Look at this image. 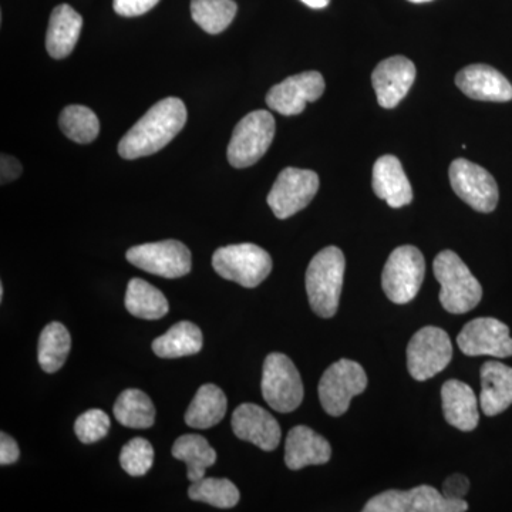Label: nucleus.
I'll list each match as a JSON object with an SVG mask.
<instances>
[{"label": "nucleus", "instance_id": "nucleus-1", "mask_svg": "<svg viewBox=\"0 0 512 512\" xmlns=\"http://www.w3.org/2000/svg\"><path fill=\"white\" fill-rule=\"evenodd\" d=\"M187 123L183 100L168 97L158 101L121 138L119 154L124 160L151 156L163 150Z\"/></svg>", "mask_w": 512, "mask_h": 512}, {"label": "nucleus", "instance_id": "nucleus-2", "mask_svg": "<svg viewBox=\"0 0 512 512\" xmlns=\"http://www.w3.org/2000/svg\"><path fill=\"white\" fill-rule=\"evenodd\" d=\"M345 255L338 247L318 252L306 271V292L312 311L320 318H332L338 312L345 278Z\"/></svg>", "mask_w": 512, "mask_h": 512}, {"label": "nucleus", "instance_id": "nucleus-3", "mask_svg": "<svg viewBox=\"0 0 512 512\" xmlns=\"http://www.w3.org/2000/svg\"><path fill=\"white\" fill-rule=\"evenodd\" d=\"M433 269L441 286L440 302L447 312L467 313L481 302L483 288L456 252H440Z\"/></svg>", "mask_w": 512, "mask_h": 512}, {"label": "nucleus", "instance_id": "nucleus-4", "mask_svg": "<svg viewBox=\"0 0 512 512\" xmlns=\"http://www.w3.org/2000/svg\"><path fill=\"white\" fill-rule=\"evenodd\" d=\"M212 266L221 278L252 289L271 274L272 258L255 244L228 245L215 251Z\"/></svg>", "mask_w": 512, "mask_h": 512}, {"label": "nucleus", "instance_id": "nucleus-5", "mask_svg": "<svg viewBox=\"0 0 512 512\" xmlns=\"http://www.w3.org/2000/svg\"><path fill=\"white\" fill-rule=\"evenodd\" d=\"M275 128L274 116L269 111L256 110L247 114L234 128L229 141V164L247 168L258 163L274 141Z\"/></svg>", "mask_w": 512, "mask_h": 512}, {"label": "nucleus", "instance_id": "nucleus-6", "mask_svg": "<svg viewBox=\"0 0 512 512\" xmlns=\"http://www.w3.org/2000/svg\"><path fill=\"white\" fill-rule=\"evenodd\" d=\"M426 274V262L420 249L403 245L394 249L384 265L383 291L397 305L412 302L419 293Z\"/></svg>", "mask_w": 512, "mask_h": 512}, {"label": "nucleus", "instance_id": "nucleus-7", "mask_svg": "<svg viewBox=\"0 0 512 512\" xmlns=\"http://www.w3.org/2000/svg\"><path fill=\"white\" fill-rule=\"evenodd\" d=\"M261 389L265 402L279 413L298 409L305 396L302 377L284 353H271L266 357Z\"/></svg>", "mask_w": 512, "mask_h": 512}, {"label": "nucleus", "instance_id": "nucleus-8", "mask_svg": "<svg viewBox=\"0 0 512 512\" xmlns=\"http://www.w3.org/2000/svg\"><path fill=\"white\" fill-rule=\"evenodd\" d=\"M367 376L363 367L353 360L342 359L323 373L319 382V399L329 416L348 412L353 397L365 392Z\"/></svg>", "mask_w": 512, "mask_h": 512}, {"label": "nucleus", "instance_id": "nucleus-9", "mask_svg": "<svg viewBox=\"0 0 512 512\" xmlns=\"http://www.w3.org/2000/svg\"><path fill=\"white\" fill-rule=\"evenodd\" d=\"M453 357L450 336L443 329L427 326L410 340L407 348V367L417 382H424L439 375Z\"/></svg>", "mask_w": 512, "mask_h": 512}, {"label": "nucleus", "instance_id": "nucleus-10", "mask_svg": "<svg viewBox=\"0 0 512 512\" xmlns=\"http://www.w3.org/2000/svg\"><path fill=\"white\" fill-rule=\"evenodd\" d=\"M464 500H448L430 485H420L409 491L390 490L376 495L363 508L365 512H464Z\"/></svg>", "mask_w": 512, "mask_h": 512}, {"label": "nucleus", "instance_id": "nucleus-11", "mask_svg": "<svg viewBox=\"0 0 512 512\" xmlns=\"http://www.w3.org/2000/svg\"><path fill=\"white\" fill-rule=\"evenodd\" d=\"M127 261L138 269L161 278H183L191 272L190 249L175 239L130 248L127 251Z\"/></svg>", "mask_w": 512, "mask_h": 512}, {"label": "nucleus", "instance_id": "nucleus-12", "mask_svg": "<svg viewBox=\"0 0 512 512\" xmlns=\"http://www.w3.org/2000/svg\"><path fill=\"white\" fill-rule=\"evenodd\" d=\"M319 190V177L315 171L285 168L269 191V207L279 220H286L311 204Z\"/></svg>", "mask_w": 512, "mask_h": 512}, {"label": "nucleus", "instance_id": "nucleus-13", "mask_svg": "<svg viewBox=\"0 0 512 512\" xmlns=\"http://www.w3.org/2000/svg\"><path fill=\"white\" fill-rule=\"evenodd\" d=\"M448 177L454 192L474 210L488 214L497 208L500 198L497 181L485 168L457 158L450 165Z\"/></svg>", "mask_w": 512, "mask_h": 512}, {"label": "nucleus", "instance_id": "nucleus-14", "mask_svg": "<svg viewBox=\"0 0 512 512\" xmlns=\"http://www.w3.org/2000/svg\"><path fill=\"white\" fill-rule=\"evenodd\" d=\"M323 92L325 79L322 74L303 72L272 87L266 94V104L282 116H298L306 109V104L320 99Z\"/></svg>", "mask_w": 512, "mask_h": 512}, {"label": "nucleus", "instance_id": "nucleus-15", "mask_svg": "<svg viewBox=\"0 0 512 512\" xmlns=\"http://www.w3.org/2000/svg\"><path fill=\"white\" fill-rule=\"evenodd\" d=\"M466 356H512L510 329L501 320L478 318L468 322L457 338Z\"/></svg>", "mask_w": 512, "mask_h": 512}, {"label": "nucleus", "instance_id": "nucleus-16", "mask_svg": "<svg viewBox=\"0 0 512 512\" xmlns=\"http://www.w3.org/2000/svg\"><path fill=\"white\" fill-rule=\"evenodd\" d=\"M232 430L239 440L248 441L264 451H274L281 443L278 420L258 404L244 403L232 414Z\"/></svg>", "mask_w": 512, "mask_h": 512}, {"label": "nucleus", "instance_id": "nucleus-17", "mask_svg": "<svg viewBox=\"0 0 512 512\" xmlns=\"http://www.w3.org/2000/svg\"><path fill=\"white\" fill-rule=\"evenodd\" d=\"M416 66L403 56H393L377 64L372 73L373 89L383 109H394L407 96L416 80Z\"/></svg>", "mask_w": 512, "mask_h": 512}, {"label": "nucleus", "instance_id": "nucleus-18", "mask_svg": "<svg viewBox=\"0 0 512 512\" xmlns=\"http://www.w3.org/2000/svg\"><path fill=\"white\" fill-rule=\"evenodd\" d=\"M456 84L467 97L480 101L505 103L512 100V86L507 79L487 64H471L456 76Z\"/></svg>", "mask_w": 512, "mask_h": 512}, {"label": "nucleus", "instance_id": "nucleus-19", "mask_svg": "<svg viewBox=\"0 0 512 512\" xmlns=\"http://www.w3.org/2000/svg\"><path fill=\"white\" fill-rule=\"evenodd\" d=\"M332 457V447L325 437L306 426L293 427L285 444L286 467L292 471L308 466H322Z\"/></svg>", "mask_w": 512, "mask_h": 512}, {"label": "nucleus", "instance_id": "nucleus-20", "mask_svg": "<svg viewBox=\"0 0 512 512\" xmlns=\"http://www.w3.org/2000/svg\"><path fill=\"white\" fill-rule=\"evenodd\" d=\"M372 185L377 197L392 208L406 207L413 201L412 185L397 157L383 156L376 161Z\"/></svg>", "mask_w": 512, "mask_h": 512}, {"label": "nucleus", "instance_id": "nucleus-21", "mask_svg": "<svg viewBox=\"0 0 512 512\" xmlns=\"http://www.w3.org/2000/svg\"><path fill=\"white\" fill-rule=\"evenodd\" d=\"M512 404V367L485 362L481 367L480 406L485 416H497Z\"/></svg>", "mask_w": 512, "mask_h": 512}, {"label": "nucleus", "instance_id": "nucleus-22", "mask_svg": "<svg viewBox=\"0 0 512 512\" xmlns=\"http://www.w3.org/2000/svg\"><path fill=\"white\" fill-rule=\"evenodd\" d=\"M443 412L447 423L461 431L476 429L480 414L476 393L460 380H448L441 389Z\"/></svg>", "mask_w": 512, "mask_h": 512}, {"label": "nucleus", "instance_id": "nucleus-23", "mask_svg": "<svg viewBox=\"0 0 512 512\" xmlns=\"http://www.w3.org/2000/svg\"><path fill=\"white\" fill-rule=\"evenodd\" d=\"M83 18L69 5H59L50 15L46 49L53 59H64L73 52L82 33Z\"/></svg>", "mask_w": 512, "mask_h": 512}, {"label": "nucleus", "instance_id": "nucleus-24", "mask_svg": "<svg viewBox=\"0 0 512 512\" xmlns=\"http://www.w3.org/2000/svg\"><path fill=\"white\" fill-rule=\"evenodd\" d=\"M227 409V396L220 387L215 384H204L198 389L185 413V423L192 429H211L221 423Z\"/></svg>", "mask_w": 512, "mask_h": 512}, {"label": "nucleus", "instance_id": "nucleus-25", "mask_svg": "<svg viewBox=\"0 0 512 512\" xmlns=\"http://www.w3.org/2000/svg\"><path fill=\"white\" fill-rule=\"evenodd\" d=\"M202 349V332L192 322H178L153 342V352L161 359L192 356Z\"/></svg>", "mask_w": 512, "mask_h": 512}, {"label": "nucleus", "instance_id": "nucleus-26", "mask_svg": "<svg viewBox=\"0 0 512 512\" xmlns=\"http://www.w3.org/2000/svg\"><path fill=\"white\" fill-rule=\"evenodd\" d=\"M173 457L187 464V477L191 483L205 477L207 468L214 466L217 453L207 439L198 434H184L175 440Z\"/></svg>", "mask_w": 512, "mask_h": 512}, {"label": "nucleus", "instance_id": "nucleus-27", "mask_svg": "<svg viewBox=\"0 0 512 512\" xmlns=\"http://www.w3.org/2000/svg\"><path fill=\"white\" fill-rule=\"evenodd\" d=\"M124 303L127 311L140 319H161L170 311L164 293L140 278H134L128 282Z\"/></svg>", "mask_w": 512, "mask_h": 512}, {"label": "nucleus", "instance_id": "nucleus-28", "mask_svg": "<svg viewBox=\"0 0 512 512\" xmlns=\"http://www.w3.org/2000/svg\"><path fill=\"white\" fill-rule=\"evenodd\" d=\"M114 417L128 429H150L156 423V407L146 393L127 389L117 397Z\"/></svg>", "mask_w": 512, "mask_h": 512}, {"label": "nucleus", "instance_id": "nucleus-29", "mask_svg": "<svg viewBox=\"0 0 512 512\" xmlns=\"http://www.w3.org/2000/svg\"><path fill=\"white\" fill-rule=\"evenodd\" d=\"M72 349V336L66 326L52 322L40 333L37 360L46 373L62 369Z\"/></svg>", "mask_w": 512, "mask_h": 512}, {"label": "nucleus", "instance_id": "nucleus-30", "mask_svg": "<svg viewBox=\"0 0 512 512\" xmlns=\"http://www.w3.org/2000/svg\"><path fill=\"white\" fill-rule=\"evenodd\" d=\"M234 0H191V16L204 32L218 35L237 16Z\"/></svg>", "mask_w": 512, "mask_h": 512}, {"label": "nucleus", "instance_id": "nucleus-31", "mask_svg": "<svg viewBox=\"0 0 512 512\" xmlns=\"http://www.w3.org/2000/svg\"><path fill=\"white\" fill-rule=\"evenodd\" d=\"M60 128L74 143L89 144L99 136L100 121L89 107L72 104L60 114Z\"/></svg>", "mask_w": 512, "mask_h": 512}, {"label": "nucleus", "instance_id": "nucleus-32", "mask_svg": "<svg viewBox=\"0 0 512 512\" xmlns=\"http://www.w3.org/2000/svg\"><path fill=\"white\" fill-rule=\"evenodd\" d=\"M188 497L192 501L210 504L212 507L228 508L235 507L239 503V490L237 485L227 478H201V480L192 483L188 490Z\"/></svg>", "mask_w": 512, "mask_h": 512}, {"label": "nucleus", "instance_id": "nucleus-33", "mask_svg": "<svg viewBox=\"0 0 512 512\" xmlns=\"http://www.w3.org/2000/svg\"><path fill=\"white\" fill-rule=\"evenodd\" d=\"M120 464L128 476H146L154 464V448L150 441L143 437L128 441L121 450Z\"/></svg>", "mask_w": 512, "mask_h": 512}, {"label": "nucleus", "instance_id": "nucleus-34", "mask_svg": "<svg viewBox=\"0 0 512 512\" xmlns=\"http://www.w3.org/2000/svg\"><path fill=\"white\" fill-rule=\"evenodd\" d=\"M110 417L100 409L87 410L74 423L77 439L83 444L97 443L109 434Z\"/></svg>", "mask_w": 512, "mask_h": 512}, {"label": "nucleus", "instance_id": "nucleus-35", "mask_svg": "<svg viewBox=\"0 0 512 512\" xmlns=\"http://www.w3.org/2000/svg\"><path fill=\"white\" fill-rule=\"evenodd\" d=\"M160 0H113L114 12L124 18H136L150 12Z\"/></svg>", "mask_w": 512, "mask_h": 512}, {"label": "nucleus", "instance_id": "nucleus-36", "mask_svg": "<svg viewBox=\"0 0 512 512\" xmlns=\"http://www.w3.org/2000/svg\"><path fill=\"white\" fill-rule=\"evenodd\" d=\"M468 490H470V481L463 474H454L444 481L443 493L448 500H464Z\"/></svg>", "mask_w": 512, "mask_h": 512}, {"label": "nucleus", "instance_id": "nucleus-37", "mask_svg": "<svg viewBox=\"0 0 512 512\" xmlns=\"http://www.w3.org/2000/svg\"><path fill=\"white\" fill-rule=\"evenodd\" d=\"M20 450L18 443L5 431L0 433V464L2 466H10L19 460Z\"/></svg>", "mask_w": 512, "mask_h": 512}, {"label": "nucleus", "instance_id": "nucleus-38", "mask_svg": "<svg viewBox=\"0 0 512 512\" xmlns=\"http://www.w3.org/2000/svg\"><path fill=\"white\" fill-rule=\"evenodd\" d=\"M0 177H2V185L12 183L16 178H19V175L22 174V165H20L19 161L16 158L6 156V154H2V164H0Z\"/></svg>", "mask_w": 512, "mask_h": 512}, {"label": "nucleus", "instance_id": "nucleus-39", "mask_svg": "<svg viewBox=\"0 0 512 512\" xmlns=\"http://www.w3.org/2000/svg\"><path fill=\"white\" fill-rule=\"evenodd\" d=\"M301 2L312 9H323L329 5L330 0H301Z\"/></svg>", "mask_w": 512, "mask_h": 512}, {"label": "nucleus", "instance_id": "nucleus-40", "mask_svg": "<svg viewBox=\"0 0 512 512\" xmlns=\"http://www.w3.org/2000/svg\"><path fill=\"white\" fill-rule=\"evenodd\" d=\"M409 2H412V3H426V2H431V0H409Z\"/></svg>", "mask_w": 512, "mask_h": 512}, {"label": "nucleus", "instance_id": "nucleus-41", "mask_svg": "<svg viewBox=\"0 0 512 512\" xmlns=\"http://www.w3.org/2000/svg\"><path fill=\"white\" fill-rule=\"evenodd\" d=\"M3 295H5V291H3V285H0V299H3Z\"/></svg>", "mask_w": 512, "mask_h": 512}]
</instances>
